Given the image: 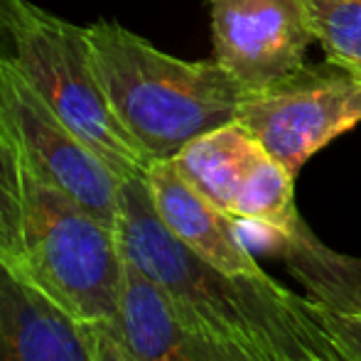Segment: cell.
I'll use <instances>...</instances> for the list:
<instances>
[{
	"mask_svg": "<svg viewBox=\"0 0 361 361\" xmlns=\"http://www.w3.org/2000/svg\"><path fill=\"white\" fill-rule=\"evenodd\" d=\"M324 57L361 79V0H298Z\"/></svg>",
	"mask_w": 361,
	"mask_h": 361,
	"instance_id": "cell-14",
	"label": "cell"
},
{
	"mask_svg": "<svg viewBox=\"0 0 361 361\" xmlns=\"http://www.w3.org/2000/svg\"><path fill=\"white\" fill-rule=\"evenodd\" d=\"M0 126L27 162L116 231L121 177L54 114L0 44Z\"/></svg>",
	"mask_w": 361,
	"mask_h": 361,
	"instance_id": "cell-6",
	"label": "cell"
},
{
	"mask_svg": "<svg viewBox=\"0 0 361 361\" xmlns=\"http://www.w3.org/2000/svg\"><path fill=\"white\" fill-rule=\"evenodd\" d=\"M0 256L79 322L114 327L126 271L116 231L44 180L3 126Z\"/></svg>",
	"mask_w": 361,
	"mask_h": 361,
	"instance_id": "cell-2",
	"label": "cell"
},
{
	"mask_svg": "<svg viewBox=\"0 0 361 361\" xmlns=\"http://www.w3.org/2000/svg\"><path fill=\"white\" fill-rule=\"evenodd\" d=\"M152 204L165 226L219 271L238 278H271L241 243L233 216L195 190L172 160H157L145 172Z\"/></svg>",
	"mask_w": 361,
	"mask_h": 361,
	"instance_id": "cell-10",
	"label": "cell"
},
{
	"mask_svg": "<svg viewBox=\"0 0 361 361\" xmlns=\"http://www.w3.org/2000/svg\"><path fill=\"white\" fill-rule=\"evenodd\" d=\"M238 123L295 177L312 155L361 123V79L329 59L248 89Z\"/></svg>",
	"mask_w": 361,
	"mask_h": 361,
	"instance_id": "cell-5",
	"label": "cell"
},
{
	"mask_svg": "<svg viewBox=\"0 0 361 361\" xmlns=\"http://www.w3.org/2000/svg\"><path fill=\"white\" fill-rule=\"evenodd\" d=\"M231 216L266 221L288 233L302 221L295 204V175L268 155L266 147L243 177L231 204Z\"/></svg>",
	"mask_w": 361,
	"mask_h": 361,
	"instance_id": "cell-13",
	"label": "cell"
},
{
	"mask_svg": "<svg viewBox=\"0 0 361 361\" xmlns=\"http://www.w3.org/2000/svg\"><path fill=\"white\" fill-rule=\"evenodd\" d=\"M116 238L126 261L162 290L185 319L271 361L339 357L310 298L273 278H238L187 248L157 214L145 175L121 182Z\"/></svg>",
	"mask_w": 361,
	"mask_h": 361,
	"instance_id": "cell-1",
	"label": "cell"
},
{
	"mask_svg": "<svg viewBox=\"0 0 361 361\" xmlns=\"http://www.w3.org/2000/svg\"><path fill=\"white\" fill-rule=\"evenodd\" d=\"M94 337H96V361H133L130 354L121 347V342L109 329L94 327Z\"/></svg>",
	"mask_w": 361,
	"mask_h": 361,
	"instance_id": "cell-16",
	"label": "cell"
},
{
	"mask_svg": "<svg viewBox=\"0 0 361 361\" xmlns=\"http://www.w3.org/2000/svg\"><path fill=\"white\" fill-rule=\"evenodd\" d=\"M86 35L111 109L152 162L238 118L246 89L216 62L172 57L106 20Z\"/></svg>",
	"mask_w": 361,
	"mask_h": 361,
	"instance_id": "cell-3",
	"label": "cell"
},
{
	"mask_svg": "<svg viewBox=\"0 0 361 361\" xmlns=\"http://www.w3.org/2000/svg\"><path fill=\"white\" fill-rule=\"evenodd\" d=\"M214 62L243 89L300 69L314 42L298 0H209Z\"/></svg>",
	"mask_w": 361,
	"mask_h": 361,
	"instance_id": "cell-7",
	"label": "cell"
},
{
	"mask_svg": "<svg viewBox=\"0 0 361 361\" xmlns=\"http://www.w3.org/2000/svg\"><path fill=\"white\" fill-rule=\"evenodd\" d=\"M0 361H96L94 327L79 322L3 256Z\"/></svg>",
	"mask_w": 361,
	"mask_h": 361,
	"instance_id": "cell-9",
	"label": "cell"
},
{
	"mask_svg": "<svg viewBox=\"0 0 361 361\" xmlns=\"http://www.w3.org/2000/svg\"><path fill=\"white\" fill-rule=\"evenodd\" d=\"M310 302H312V300H310ZM312 310L319 322H322V327L329 332L337 352L347 361H361V317L334 312V310L319 307V305H314V302H312Z\"/></svg>",
	"mask_w": 361,
	"mask_h": 361,
	"instance_id": "cell-15",
	"label": "cell"
},
{
	"mask_svg": "<svg viewBox=\"0 0 361 361\" xmlns=\"http://www.w3.org/2000/svg\"><path fill=\"white\" fill-rule=\"evenodd\" d=\"M109 332L133 361H271L256 349L185 319L162 290L128 261L118 317Z\"/></svg>",
	"mask_w": 361,
	"mask_h": 361,
	"instance_id": "cell-8",
	"label": "cell"
},
{
	"mask_svg": "<svg viewBox=\"0 0 361 361\" xmlns=\"http://www.w3.org/2000/svg\"><path fill=\"white\" fill-rule=\"evenodd\" d=\"M263 145L238 121L187 143L172 157L180 175L212 204L231 214V204Z\"/></svg>",
	"mask_w": 361,
	"mask_h": 361,
	"instance_id": "cell-11",
	"label": "cell"
},
{
	"mask_svg": "<svg viewBox=\"0 0 361 361\" xmlns=\"http://www.w3.org/2000/svg\"><path fill=\"white\" fill-rule=\"evenodd\" d=\"M0 44L54 114L121 180L145 175L152 160L111 109L86 27L30 0H0Z\"/></svg>",
	"mask_w": 361,
	"mask_h": 361,
	"instance_id": "cell-4",
	"label": "cell"
},
{
	"mask_svg": "<svg viewBox=\"0 0 361 361\" xmlns=\"http://www.w3.org/2000/svg\"><path fill=\"white\" fill-rule=\"evenodd\" d=\"M307 361H347V359L339 354V357H317V359H307Z\"/></svg>",
	"mask_w": 361,
	"mask_h": 361,
	"instance_id": "cell-17",
	"label": "cell"
},
{
	"mask_svg": "<svg viewBox=\"0 0 361 361\" xmlns=\"http://www.w3.org/2000/svg\"><path fill=\"white\" fill-rule=\"evenodd\" d=\"M278 258L314 305L361 317V258L329 248L305 219L288 233Z\"/></svg>",
	"mask_w": 361,
	"mask_h": 361,
	"instance_id": "cell-12",
	"label": "cell"
}]
</instances>
